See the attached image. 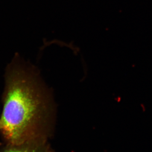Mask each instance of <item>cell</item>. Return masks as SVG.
<instances>
[{"instance_id": "1", "label": "cell", "mask_w": 152, "mask_h": 152, "mask_svg": "<svg viewBox=\"0 0 152 152\" xmlns=\"http://www.w3.org/2000/svg\"><path fill=\"white\" fill-rule=\"evenodd\" d=\"M2 103L0 134L5 144L21 145L44 138L48 94L37 72L18 53L6 67Z\"/></svg>"}, {"instance_id": "2", "label": "cell", "mask_w": 152, "mask_h": 152, "mask_svg": "<svg viewBox=\"0 0 152 152\" xmlns=\"http://www.w3.org/2000/svg\"><path fill=\"white\" fill-rule=\"evenodd\" d=\"M0 152H50L45 144V139H38L18 145L5 144Z\"/></svg>"}]
</instances>
